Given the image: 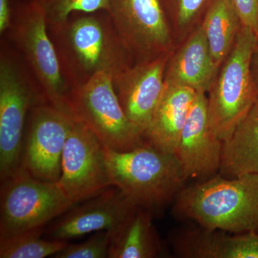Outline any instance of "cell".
<instances>
[{"mask_svg": "<svg viewBox=\"0 0 258 258\" xmlns=\"http://www.w3.org/2000/svg\"><path fill=\"white\" fill-rule=\"evenodd\" d=\"M74 120L49 103L34 107L24 134L22 169L36 179L57 182L64 144Z\"/></svg>", "mask_w": 258, "mask_h": 258, "instance_id": "8fae6325", "label": "cell"}, {"mask_svg": "<svg viewBox=\"0 0 258 258\" xmlns=\"http://www.w3.org/2000/svg\"><path fill=\"white\" fill-rule=\"evenodd\" d=\"M201 25L212 59L219 69L235 45L242 27L240 19L230 0H213Z\"/></svg>", "mask_w": 258, "mask_h": 258, "instance_id": "ffe728a7", "label": "cell"}, {"mask_svg": "<svg viewBox=\"0 0 258 258\" xmlns=\"http://www.w3.org/2000/svg\"><path fill=\"white\" fill-rule=\"evenodd\" d=\"M219 172L228 179L258 174V101L223 142Z\"/></svg>", "mask_w": 258, "mask_h": 258, "instance_id": "d6986e66", "label": "cell"}, {"mask_svg": "<svg viewBox=\"0 0 258 258\" xmlns=\"http://www.w3.org/2000/svg\"><path fill=\"white\" fill-rule=\"evenodd\" d=\"M171 240L181 257L258 258L257 232L230 233L200 226L176 230Z\"/></svg>", "mask_w": 258, "mask_h": 258, "instance_id": "9a60e30c", "label": "cell"}, {"mask_svg": "<svg viewBox=\"0 0 258 258\" xmlns=\"http://www.w3.org/2000/svg\"><path fill=\"white\" fill-rule=\"evenodd\" d=\"M69 108L74 119L86 125L105 147L123 152L144 142L123 111L109 75L97 74L72 91Z\"/></svg>", "mask_w": 258, "mask_h": 258, "instance_id": "ba28073f", "label": "cell"}, {"mask_svg": "<svg viewBox=\"0 0 258 258\" xmlns=\"http://www.w3.org/2000/svg\"><path fill=\"white\" fill-rule=\"evenodd\" d=\"M242 27L250 29L258 36V0H230Z\"/></svg>", "mask_w": 258, "mask_h": 258, "instance_id": "d4e9b609", "label": "cell"}, {"mask_svg": "<svg viewBox=\"0 0 258 258\" xmlns=\"http://www.w3.org/2000/svg\"><path fill=\"white\" fill-rule=\"evenodd\" d=\"M136 207L118 188L110 186L50 222L45 237L68 241L98 231L116 230Z\"/></svg>", "mask_w": 258, "mask_h": 258, "instance_id": "7c38bea8", "label": "cell"}, {"mask_svg": "<svg viewBox=\"0 0 258 258\" xmlns=\"http://www.w3.org/2000/svg\"><path fill=\"white\" fill-rule=\"evenodd\" d=\"M74 205L57 182L36 179L20 168L1 181L0 240L45 227Z\"/></svg>", "mask_w": 258, "mask_h": 258, "instance_id": "52a82bcc", "label": "cell"}, {"mask_svg": "<svg viewBox=\"0 0 258 258\" xmlns=\"http://www.w3.org/2000/svg\"><path fill=\"white\" fill-rule=\"evenodd\" d=\"M162 250L152 212L137 206L113 232L108 257L155 258L160 257Z\"/></svg>", "mask_w": 258, "mask_h": 258, "instance_id": "ac0fdd59", "label": "cell"}, {"mask_svg": "<svg viewBox=\"0 0 258 258\" xmlns=\"http://www.w3.org/2000/svg\"><path fill=\"white\" fill-rule=\"evenodd\" d=\"M10 1V26L1 37L21 55L47 103L73 118L69 108L72 90L64 78L43 12L26 0Z\"/></svg>", "mask_w": 258, "mask_h": 258, "instance_id": "5b68a950", "label": "cell"}, {"mask_svg": "<svg viewBox=\"0 0 258 258\" xmlns=\"http://www.w3.org/2000/svg\"><path fill=\"white\" fill-rule=\"evenodd\" d=\"M11 20V1L0 0V34L3 35L9 28Z\"/></svg>", "mask_w": 258, "mask_h": 258, "instance_id": "484cf974", "label": "cell"}, {"mask_svg": "<svg viewBox=\"0 0 258 258\" xmlns=\"http://www.w3.org/2000/svg\"><path fill=\"white\" fill-rule=\"evenodd\" d=\"M174 216L208 230L258 233V174H220L184 186L174 199Z\"/></svg>", "mask_w": 258, "mask_h": 258, "instance_id": "7a4b0ae2", "label": "cell"}, {"mask_svg": "<svg viewBox=\"0 0 258 258\" xmlns=\"http://www.w3.org/2000/svg\"><path fill=\"white\" fill-rule=\"evenodd\" d=\"M108 13L135 63L169 55L175 48L166 0H110Z\"/></svg>", "mask_w": 258, "mask_h": 258, "instance_id": "9c48e42d", "label": "cell"}, {"mask_svg": "<svg viewBox=\"0 0 258 258\" xmlns=\"http://www.w3.org/2000/svg\"><path fill=\"white\" fill-rule=\"evenodd\" d=\"M170 54L134 63L113 79L123 111L143 136L164 94V74Z\"/></svg>", "mask_w": 258, "mask_h": 258, "instance_id": "5bb4252c", "label": "cell"}, {"mask_svg": "<svg viewBox=\"0 0 258 258\" xmlns=\"http://www.w3.org/2000/svg\"><path fill=\"white\" fill-rule=\"evenodd\" d=\"M47 29L72 91L101 73L113 79L135 63L107 11L74 13Z\"/></svg>", "mask_w": 258, "mask_h": 258, "instance_id": "6da1fadb", "label": "cell"}, {"mask_svg": "<svg viewBox=\"0 0 258 258\" xmlns=\"http://www.w3.org/2000/svg\"><path fill=\"white\" fill-rule=\"evenodd\" d=\"M113 230L98 231L89 239L75 244H69L54 256L55 258L108 257Z\"/></svg>", "mask_w": 258, "mask_h": 258, "instance_id": "cb8c5ba5", "label": "cell"}, {"mask_svg": "<svg viewBox=\"0 0 258 258\" xmlns=\"http://www.w3.org/2000/svg\"><path fill=\"white\" fill-rule=\"evenodd\" d=\"M47 103L40 85L11 43L0 42V179L21 168L24 134L29 113Z\"/></svg>", "mask_w": 258, "mask_h": 258, "instance_id": "277c9868", "label": "cell"}, {"mask_svg": "<svg viewBox=\"0 0 258 258\" xmlns=\"http://www.w3.org/2000/svg\"><path fill=\"white\" fill-rule=\"evenodd\" d=\"M45 227L0 240V258H45L55 255L67 241L41 238Z\"/></svg>", "mask_w": 258, "mask_h": 258, "instance_id": "44dd1931", "label": "cell"}, {"mask_svg": "<svg viewBox=\"0 0 258 258\" xmlns=\"http://www.w3.org/2000/svg\"><path fill=\"white\" fill-rule=\"evenodd\" d=\"M218 71L200 24L169 55L164 82L207 93Z\"/></svg>", "mask_w": 258, "mask_h": 258, "instance_id": "2e32d148", "label": "cell"}, {"mask_svg": "<svg viewBox=\"0 0 258 258\" xmlns=\"http://www.w3.org/2000/svg\"><path fill=\"white\" fill-rule=\"evenodd\" d=\"M222 145L210 124L207 93L198 92L174 154L186 179H206L220 171Z\"/></svg>", "mask_w": 258, "mask_h": 258, "instance_id": "4fadbf2b", "label": "cell"}, {"mask_svg": "<svg viewBox=\"0 0 258 258\" xmlns=\"http://www.w3.org/2000/svg\"><path fill=\"white\" fill-rule=\"evenodd\" d=\"M250 69L252 79L258 93V36L251 58Z\"/></svg>", "mask_w": 258, "mask_h": 258, "instance_id": "4316f807", "label": "cell"}, {"mask_svg": "<svg viewBox=\"0 0 258 258\" xmlns=\"http://www.w3.org/2000/svg\"><path fill=\"white\" fill-rule=\"evenodd\" d=\"M103 147L112 186L136 206L153 212L174 200L184 187L186 179L174 154L145 140L123 152Z\"/></svg>", "mask_w": 258, "mask_h": 258, "instance_id": "3957f363", "label": "cell"}, {"mask_svg": "<svg viewBox=\"0 0 258 258\" xmlns=\"http://www.w3.org/2000/svg\"><path fill=\"white\" fill-rule=\"evenodd\" d=\"M197 93L192 88L166 84L157 111L144 134V140L162 152L174 154Z\"/></svg>", "mask_w": 258, "mask_h": 258, "instance_id": "e0dca14e", "label": "cell"}, {"mask_svg": "<svg viewBox=\"0 0 258 258\" xmlns=\"http://www.w3.org/2000/svg\"><path fill=\"white\" fill-rule=\"evenodd\" d=\"M257 35L242 27L235 45L222 62L207 93L209 119L222 142L258 101L250 63Z\"/></svg>", "mask_w": 258, "mask_h": 258, "instance_id": "8992f818", "label": "cell"}, {"mask_svg": "<svg viewBox=\"0 0 258 258\" xmlns=\"http://www.w3.org/2000/svg\"><path fill=\"white\" fill-rule=\"evenodd\" d=\"M213 0H166L176 45L198 25Z\"/></svg>", "mask_w": 258, "mask_h": 258, "instance_id": "7402d4cb", "label": "cell"}, {"mask_svg": "<svg viewBox=\"0 0 258 258\" xmlns=\"http://www.w3.org/2000/svg\"><path fill=\"white\" fill-rule=\"evenodd\" d=\"M45 15L47 25L62 23L76 13L109 11L110 0H26Z\"/></svg>", "mask_w": 258, "mask_h": 258, "instance_id": "603a6c76", "label": "cell"}, {"mask_svg": "<svg viewBox=\"0 0 258 258\" xmlns=\"http://www.w3.org/2000/svg\"><path fill=\"white\" fill-rule=\"evenodd\" d=\"M57 184L74 205L112 186L103 144L78 120H74L64 144Z\"/></svg>", "mask_w": 258, "mask_h": 258, "instance_id": "30bf717a", "label": "cell"}]
</instances>
